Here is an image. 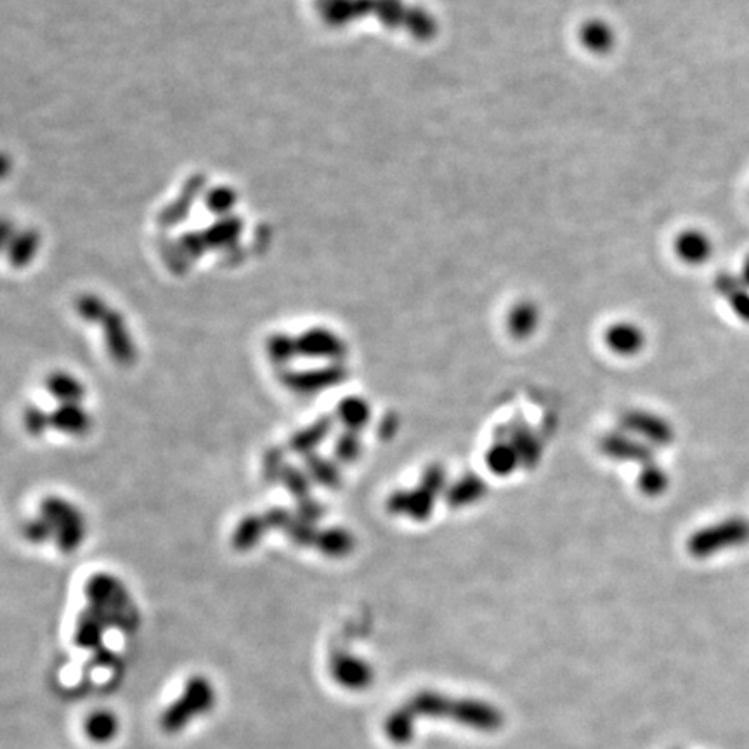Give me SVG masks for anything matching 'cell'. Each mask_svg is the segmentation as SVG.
<instances>
[{
  "label": "cell",
  "instance_id": "obj_11",
  "mask_svg": "<svg viewBox=\"0 0 749 749\" xmlns=\"http://www.w3.org/2000/svg\"><path fill=\"white\" fill-rule=\"evenodd\" d=\"M644 477H649V481H642V486H644L645 491H649L652 495L661 493L666 488V484H668L665 472L658 469V467H654L652 472H645Z\"/></svg>",
  "mask_w": 749,
  "mask_h": 749
},
{
  "label": "cell",
  "instance_id": "obj_3",
  "mask_svg": "<svg viewBox=\"0 0 749 749\" xmlns=\"http://www.w3.org/2000/svg\"><path fill=\"white\" fill-rule=\"evenodd\" d=\"M330 670H332L335 682L344 685L347 689H363L370 682L368 666L359 659L351 658L349 654L335 656L330 661Z\"/></svg>",
  "mask_w": 749,
  "mask_h": 749
},
{
  "label": "cell",
  "instance_id": "obj_6",
  "mask_svg": "<svg viewBox=\"0 0 749 749\" xmlns=\"http://www.w3.org/2000/svg\"><path fill=\"white\" fill-rule=\"evenodd\" d=\"M118 729H120V723H118L117 715L111 711H96L85 722V734L92 743H110L117 736Z\"/></svg>",
  "mask_w": 749,
  "mask_h": 749
},
{
  "label": "cell",
  "instance_id": "obj_4",
  "mask_svg": "<svg viewBox=\"0 0 749 749\" xmlns=\"http://www.w3.org/2000/svg\"><path fill=\"white\" fill-rule=\"evenodd\" d=\"M626 424L632 429V432H637L639 436L645 437L647 441L659 444V446L670 443L671 437H673V430H671L670 425L656 415L637 413V415L628 417Z\"/></svg>",
  "mask_w": 749,
  "mask_h": 749
},
{
  "label": "cell",
  "instance_id": "obj_1",
  "mask_svg": "<svg viewBox=\"0 0 749 749\" xmlns=\"http://www.w3.org/2000/svg\"><path fill=\"white\" fill-rule=\"evenodd\" d=\"M215 699L217 696H215L214 685L209 678L203 675L189 678L184 685L183 694L177 697L167 710L163 711L160 717V729L169 736L183 732L189 723L207 715L214 708Z\"/></svg>",
  "mask_w": 749,
  "mask_h": 749
},
{
  "label": "cell",
  "instance_id": "obj_7",
  "mask_svg": "<svg viewBox=\"0 0 749 749\" xmlns=\"http://www.w3.org/2000/svg\"><path fill=\"white\" fill-rule=\"evenodd\" d=\"M678 252L684 257L685 261L703 262L706 257H710L711 245L703 235H685L678 243Z\"/></svg>",
  "mask_w": 749,
  "mask_h": 749
},
{
  "label": "cell",
  "instance_id": "obj_10",
  "mask_svg": "<svg viewBox=\"0 0 749 749\" xmlns=\"http://www.w3.org/2000/svg\"><path fill=\"white\" fill-rule=\"evenodd\" d=\"M536 316L531 313V309H521V311H515L512 320H510V330L515 335H528L531 330L535 328Z\"/></svg>",
  "mask_w": 749,
  "mask_h": 749
},
{
  "label": "cell",
  "instance_id": "obj_9",
  "mask_svg": "<svg viewBox=\"0 0 749 749\" xmlns=\"http://www.w3.org/2000/svg\"><path fill=\"white\" fill-rule=\"evenodd\" d=\"M482 493H484V486L479 479H476V477L465 479V481L460 482V486H456L451 491V503L453 505H469V503L479 500Z\"/></svg>",
  "mask_w": 749,
  "mask_h": 749
},
{
  "label": "cell",
  "instance_id": "obj_2",
  "mask_svg": "<svg viewBox=\"0 0 749 749\" xmlns=\"http://www.w3.org/2000/svg\"><path fill=\"white\" fill-rule=\"evenodd\" d=\"M749 543V521L732 517L697 531L689 540V552L696 557H711L720 550L743 547Z\"/></svg>",
  "mask_w": 749,
  "mask_h": 749
},
{
  "label": "cell",
  "instance_id": "obj_12",
  "mask_svg": "<svg viewBox=\"0 0 749 749\" xmlns=\"http://www.w3.org/2000/svg\"><path fill=\"white\" fill-rule=\"evenodd\" d=\"M732 304H734L736 313L739 314L744 321H749V295L736 294Z\"/></svg>",
  "mask_w": 749,
  "mask_h": 749
},
{
  "label": "cell",
  "instance_id": "obj_8",
  "mask_svg": "<svg viewBox=\"0 0 749 749\" xmlns=\"http://www.w3.org/2000/svg\"><path fill=\"white\" fill-rule=\"evenodd\" d=\"M519 462V455L514 446H495L493 450L489 451L488 463L491 470H495V474H510L515 469V465Z\"/></svg>",
  "mask_w": 749,
  "mask_h": 749
},
{
  "label": "cell",
  "instance_id": "obj_5",
  "mask_svg": "<svg viewBox=\"0 0 749 749\" xmlns=\"http://www.w3.org/2000/svg\"><path fill=\"white\" fill-rule=\"evenodd\" d=\"M607 346L621 356H633L644 346V333L637 326L616 325L606 333Z\"/></svg>",
  "mask_w": 749,
  "mask_h": 749
}]
</instances>
